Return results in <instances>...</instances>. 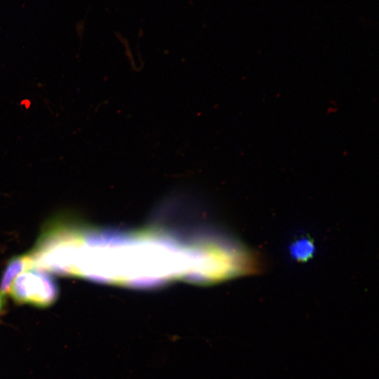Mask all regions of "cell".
Returning a JSON list of instances; mask_svg holds the SVG:
<instances>
[{
    "label": "cell",
    "instance_id": "cell-4",
    "mask_svg": "<svg viewBox=\"0 0 379 379\" xmlns=\"http://www.w3.org/2000/svg\"><path fill=\"white\" fill-rule=\"evenodd\" d=\"M314 246L308 239H300L291 246L292 255L299 260H306L312 255Z\"/></svg>",
    "mask_w": 379,
    "mask_h": 379
},
{
    "label": "cell",
    "instance_id": "cell-3",
    "mask_svg": "<svg viewBox=\"0 0 379 379\" xmlns=\"http://www.w3.org/2000/svg\"><path fill=\"white\" fill-rule=\"evenodd\" d=\"M30 268L32 263L28 253L13 258L8 262L1 277L0 293L5 295L14 279L22 272Z\"/></svg>",
    "mask_w": 379,
    "mask_h": 379
},
{
    "label": "cell",
    "instance_id": "cell-1",
    "mask_svg": "<svg viewBox=\"0 0 379 379\" xmlns=\"http://www.w3.org/2000/svg\"><path fill=\"white\" fill-rule=\"evenodd\" d=\"M130 233L96 230L89 251L93 280L131 286L168 281L175 255L170 238L151 230Z\"/></svg>",
    "mask_w": 379,
    "mask_h": 379
},
{
    "label": "cell",
    "instance_id": "cell-2",
    "mask_svg": "<svg viewBox=\"0 0 379 379\" xmlns=\"http://www.w3.org/2000/svg\"><path fill=\"white\" fill-rule=\"evenodd\" d=\"M8 292L18 302L47 307L56 300L58 288L44 270L30 268L14 279Z\"/></svg>",
    "mask_w": 379,
    "mask_h": 379
}]
</instances>
